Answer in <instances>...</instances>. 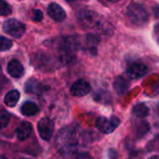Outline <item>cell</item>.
I'll return each mask as SVG.
<instances>
[{
	"instance_id": "6da1fadb",
	"label": "cell",
	"mask_w": 159,
	"mask_h": 159,
	"mask_svg": "<svg viewBox=\"0 0 159 159\" xmlns=\"http://www.w3.org/2000/svg\"><path fill=\"white\" fill-rule=\"evenodd\" d=\"M56 147L61 153L69 154L74 152L77 146V139L75 131L69 127L60 130L56 137Z\"/></svg>"
},
{
	"instance_id": "7a4b0ae2",
	"label": "cell",
	"mask_w": 159,
	"mask_h": 159,
	"mask_svg": "<svg viewBox=\"0 0 159 159\" xmlns=\"http://www.w3.org/2000/svg\"><path fill=\"white\" fill-rule=\"evenodd\" d=\"M80 46L79 39L74 37H66L63 39L59 46V57L60 61L63 63H68L72 61L75 57V54L78 52Z\"/></svg>"
},
{
	"instance_id": "3957f363",
	"label": "cell",
	"mask_w": 159,
	"mask_h": 159,
	"mask_svg": "<svg viewBox=\"0 0 159 159\" xmlns=\"http://www.w3.org/2000/svg\"><path fill=\"white\" fill-rule=\"evenodd\" d=\"M126 15L130 22L137 25V26H142L148 22V12L145 10V8L138 3H132L128 6L126 11Z\"/></svg>"
},
{
	"instance_id": "277c9868",
	"label": "cell",
	"mask_w": 159,
	"mask_h": 159,
	"mask_svg": "<svg viewBox=\"0 0 159 159\" xmlns=\"http://www.w3.org/2000/svg\"><path fill=\"white\" fill-rule=\"evenodd\" d=\"M79 22L84 28L98 29L102 27V21L98 13L88 10H83L78 15Z\"/></svg>"
},
{
	"instance_id": "5b68a950",
	"label": "cell",
	"mask_w": 159,
	"mask_h": 159,
	"mask_svg": "<svg viewBox=\"0 0 159 159\" xmlns=\"http://www.w3.org/2000/svg\"><path fill=\"white\" fill-rule=\"evenodd\" d=\"M3 31L14 39H20L25 33V25L22 22L11 18L3 24Z\"/></svg>"
},
{
	"instance_id": "8992f818",
	"label": "cell",
	"mask_w": 159,
	"mask_h": 159,
	"mask_svg": "<svg viewBox=\"0 0 159 159\" xmlns=\"http://www.w3.org/2000/svg\"><path fill=\"white\" fill-rule=\"evenodd\" d=\"M121 124V120L116 116L107 117H98L96 121V127L103 134L112 133Z\"/></svg>"
},
{
	"instance_id": "52a82bcc",
	"label": "cell",
	"mask_w": 159,
	"mask_h": 159,
	"mask_svg": "<svg viewBox=\"0 0 159 159\" xmlns=\"http://www.w3.org/2000/svg\"><path fill=\"white\" fill-rule=\"evenodd\" d=\"M38 131L43 140L49 141L53 136L54 122L49 117L41 118L38 123Z\"/></svg>"
},
{
	"instance_id": "ba28073f",
	"label": "cell",
	"mask_w": 159,
	"mask_h": 159,
	"mask_svg": "<svg viewBox=\"0 0 159 159\" xmlns=\"http://www.w3.org/2000/svg\"><path fill=\"white\" fill-rule=\"evenodd\" d=\"M91 91V85L84 80H78L70 87V94L77 98H82L89 94Z\"/></svg>"
},
{
	"instance_id": "9c48e42d",
	"label": "cell",
	"mask_w": 159,
	"mask_h": 159,
	"mask_svg": "<svg viewBox=\"0 0 159 159\" xmlns=\"http://www.w3.org/2000/svg\"><path fill=\"white\" fill-rule=\"evenodd\" d=\"M47 13L49 17L55 22H62L63 20H65L66 16L65 10L57 3H51L48 6Z\"/></svg>"
},
{
	"instance_id": "30bf717a",
	"label": "cell",
	"mask_w": 159,
	"mask_h": 159,
	"mask_svg": "<svg viewBox=\"0 0 159 159\" xmlns=\"http://www.w3.org/2000/svg\"><path fill=\"white\" fill-rule=\"evenodd\" d=\"M148 71V68L145 65L140 64V63H136L128 66L126 69V75L133 80L139 79L143 77Z\"/></svg>"
},
{
	"instance_id": "8fae6325",
	"label": "cell",
	"mask_w": 159,
	"mask_h": 159,
	"mask_svg": "<svg viewBox=\"0 0 159 159\" xmlns=\"http://www.w3.org/2000/svg\"><path fill=\"white\" fill-rule=\"evenodd\" d=\"M7 71L14 79H20L25 74L24 66L21 64L20 61H18L16 59H13L9 62L8 66H7Z\"/></svg>"
},
{
	"instance_id": "7c38bea8",
	"label": "cell",
	"mask_w": 159,
	"mask_h": 159,
	"mask_svg": "<svg viewBox=\"0 0 159 159\" xmlns=\"http://www.w3.org/2000/svg\"><path fill=\"white\" fill-rule=\"evenodd\" d=\"M33 131V126L29 122H23L16 130V137L20 141L26 140Z\"/></svg>"
},
{
	"instance_id": "4fadbf2b",
	"label": "cell",
	"mask_w": 159,
	"mask_h": 159,
	"mask_svg": "<svg viewBox=\"0 0 159 159\" xmlns=\"http://www.w3.org/2000/svg\"><path fill=\"white\" fill-rule=\"evenodd\" d=\"M113 88L118 95L123 96L128 91L129 83L125 78H124L122 76H118L115 78L114 82H113Z\"/></svg>"
},
{
	"instance_id": "5bb4252c",
	"label": "cell",
	"mask_w": 159,
	"mask_h": 159,
	"mask_svg": "<svg viewBox=\"0 0 159 159\" xmlns=\"http://www.w3.org/2000/svg\"><path fill=\"white\" fill-rule=\"evenodd\" d=\"M20 111L24 116L31 117V116H35L39 113V108L36 103H34L32 101H25L22 104V106L20 108Z\"/></svg>"
},
{
	"instance_id": "9a60e30c",
	"label": "cell",
	"mask_w": 159,
	"mask_h": 159,
	"mask_svg": "<svg viewBox=\"0 0 159 159\" xmlns=\"http://www.w3.org/2000/svg\"><path fill=\"white\" fill-rule=\"evenodd\" d=\"M19 99H20V92L16 89H12L6 94L4 98V103L10 108H13L14 106H16Z\"/></svg>"
},
{
	"instance_id": "2e32d148",
	"label": "cell",
	"mask_w": 159,
	"mask_h": 159,
	"mask_svg": "<svg viewBox=\"0 0 159 159\" xmlns=\"http://www.w3.org/2000/svg\"><path fill=\"white\" fill-rule=\"evenodd\" d=\"M132 113L137 118L143 119L149 115V109L144 103H138L132 109Z\"/></svg>"
},
{
	"instance_id": "e0dca14e",
	"label": "cell",
	"mask_w": 159,
	"mask_h": 159,
	"mask_svg": "<svg viewBox=\"0 0 159 159\" xmlns=\"http://www.w3.org/2000/svg\"><path fill=\"white\" fill-rule=\"evenodd\" d=\"M25 90L27 94H38L39 90V84L35 79H30L25 83Z\"/></svg>"
},
{
	"instance_id": "ac0fdd59",
	"label": "cell",
	"mask_w": 159,
	"mask_h": 159,
	"mask_svg": "<svg viewBox=\"0 0 159 159\" xmlns=\"http://www.w3.org/2000/svg\"><path fill=\"white\" fill-rule=\"evenodd\" d=\"M10 120L11 114L9 113V111L3 107H0V130L6 128V126L10 123Z\"/></svg>"
},
{
	"instance_id": "d6986e66",
	"label": "cell",
	"mask_w": 159,
	"mask_h": 159,
	"mask_svg": "<svg viewBox=\"0 0 159 159\" xmlns=\"http://www.w3.org/2000/svg\"><path fill=\"white\" fill-rule=\"evenodd\" d=\"M13 43L6 37L0 36V52H6L11 49Z\"/></svg>"
},
{
	"instance_id": "ffe728a7",
	"label": "cell",
	"mask_w": 159,
	"mask_h": 159,
	"mask_svg": "<svg viewBox=\"0 0 159 159\" xmlns=\"http://www.w3.org/2000/svg\"><path fill=\"white\" fill-rule=\"evenodd\" d=\"M11 7L5 1V0H0V15L8 16L11 13Z\"/></svg>"
},
{
	"instance_id": "44dd1931",
	"label": "cell",
	"mask_w": 159,
	"mask_h": 159,
	"mask_svg": "<svg viewBox=\"0 0 159 159\" xmlns=\"http://www.w3.org/2000/svg\"><path fill=\"white\" fill-rule=\"evenodd\" d=\"M149 128H150L149 124L148 123H145V122H142L139 125V127L137 128V134H138V136H143L144 134H146L149 131Z\"/></svg>"
},
{
	"instance_id": "7402d4cb",
	"label": "cell",
	"mask_w": 159,
	"mask_h": 159,
	"mask_svg": "<svg viewBox=\"0 0 159 159\" xmlns=\"http://www.w3.org/2000/svg\"><path fill=\"white\" fill-rule=\"evenodd\" d=\"M32 19L36 22H40L43 19V13L40 10H34L32 12Z\"/></svg>"
},
{
	"instance_id": "603a6c76",
	"label": "cell",
	"mask_w": 159,
	"mask_h": 159,
	"mask_svg": "<svg viewBox=\"0 0 159 159\" xmlns=\"http://www.w3.org/2000/svg\"><path fill=\"white\" fill-rule=\"evenodd\" d=\"M73 159H93V157L87 152H79L74 155Z\"/></svg>"
},
{
	"instance_id": "cb8c5ba5",
	"label": "cell",
	"mask_w": 159,
	"mask_h": 159,
	"mask_svg": "<svg viewBox=\"0 0 159 159\" xmlns=\"http://www.w3.org/2000/svg\"><path fill=\"white\" fill-rule=\"evenodd\" d=\"M108 158L109 159H117L118 158V152L114 149H110L108 151Z\"/></svg>"
},
{
	"instance_id": "d4e9b609",
	"label": "cell",
	"mask_w": 159,
	"mask_h": 159,
	"mask_svg": "<svg viewBox=\"0 0 159 159\" xmlns=\"http://www.w3.org/2000/svg\"><path fill=\"white\" fill-rule=\"evenodd\" d=\"M153 13H154V16L156 18H159V4L153 8Z\"/></svg>"
},
{
	"instance_id": "484cf974",
	"label": "cell",
	"mask_w": 159,
	"mask_h": 159,
	"mask_svg": "<svg viewBox=\"0 0 159 159\" xmlns=\"http://www.w3.org/2000/svg\"><path fill=\"white\" fill-rule=\"evenodd\" d=\"M156 36H157V38H158V39H159V25H158L157 27H156Z\"/></svg>"
},
{
	"instance_id": "4316f807",
	"label": "cell",
	"mask_w": 159,
	"mask_h": 159,
	"mask_svg": "<svg viewBox=\"0 0 159 159\" xmlns=\"http://www.w3.org/2000/svg\"><path fill=\"white\" fill-rule=\"evenodd\" d=\"M106 1H108V2H111V3H115V2H118V1H120V0H106Z\"/></svg>"
},
{
	"instance_id": "83f0119b",
	"label": "cell",
	"mask_w": 159,
	"mask_h": 159,
	"mask_svg": "<svg viewBox=\"0 0 159 159\" xmlns=\"http://www.w3.org/2000/svg\"><path fill=\"white\" fill-rule=\"evenodd\" d=\"M0 159H8V158H6V157H4V156H0Z\"/></svg>"
},
{
	"instance_id": "f1b7e54d",
	"label": "cell",
	"mask_w": 159,
	"mask_h": 159,
	"mask_svg": "<svg viewBox=\"0 0 159 159\" xmlns=\"http://www.w3.org/2000/svg\"><path fill=\"white\" fill-rule=\"evenodd\" d=\"M67 1H69V2H72V1H75V0H67Z\"/></svg>"
},
{
	"instance_id": "f546056e",
	"label": "cell",
	"mask_w": 159,
	"mask_h": 159,
	"mask_svg": "<svg viewBox=\"0 0 159 159\" xmlns=\"http://www.w3.org/2000/svg\"><path fill=\"white\" fill-rule=\"evenodd\" d=\"M22 159H30V158H22Z\"/></svg>"
}]
</instances>
